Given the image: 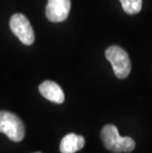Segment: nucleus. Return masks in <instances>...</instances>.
<instances>
[{"label": "nucleus", "instance_id": "423d86ee", "mask_svg": "<svg viewBox=\"0 0 152 153\" xmlns=\"http://www.w3.org/2000/svg\"><path fill=\"white\" fill-rule=\"evenodd\" d=\"M39 91L42 94V96L53 103L62 104L64 102V99H65L62 89L59 84L53 82V81H44L39 86Z\"/></svg>", "mask_w": 152, "mask_h": 153}, {"label": "nucleus", "instance_id": "39448f33", "mask_svg": "<svg viewBox=\"0 0 152 153\" xmlns=\"http://www.w3.org/2000/svg\"><path fill=\"white\" fill-rule=\"evenodd\" d=\"M70 7V0H47L46 16L53 23L63 22L68 17Z\"/></svg>", "mask_w": 152, "mask_h": 153}, {"label": "nucleus", "instance_id": "6e6552de", "mask_svg": "<svg viewBox=\"0 0 152 153\" xmlns=\"http://www.w3.org/2000/svg\"><path fill=\"white\" fill-rule=\"evenodd\" d=\"M124 11L128 15L139 13L142 8V0H119Z\"/></svg>", "mask_w": 152, "mask_h": 153}, {"label": "nucleus", "instance_id": "7ed1b4c3", "mask_svg": "<svg viewBox=\"0 0 152 153\" xmlns=\"http://www.w3.org/2000/svg\"><path fill=\"white\" fill-rule=\"evenodd\" d=\"M0 132L7 135L12 141L19 142L25 136L24 123L14 114L0 111Z\"/></svg>", "mask_w": 152, "mask_h": 153}, {"label": "nucleus", "instance_id": "f257e3e1", "mask_svg": "<svg viewBox=\"0 0 152 153\" xmlns=\"http://www.w3.org/2000/svg\"><path fill=\"white\" fill-rule=\"evenodd\" d=\"M101 138L105 147L114 153L131 152L135 147V142L131 137L119 135L117 126L114 125H107L102 128Z\"/></svg>", "mask_w": 152, "mask_h": 153}, {"label": "nucleus", "instance_id": "f03ea898", "mask_svg": "<svg viewBox=\"0 0 152 153\" xmlns=\"http://www.w3.org/2000/svg\"><path fill=\"white\" fill-rule=\"evenodd\" d=\"M106 58L109 60L115 75L119 79H125L130 73L131 65L128 53L119 45H111L106 51Z\"/></svg>", "mask_w": 152, "mask_h": 153}, {"label": "nucleus", "instance_id": "20e7f679", "mask_svg": "<svg viewBox=\"0 0 152 153\" xmlns=\"http://www.w3.org/2000/svg\"><path fill=\"white\" fill-rule=\"evenodd\" d=\"M10 28L12 33L21 41V43L26 45H31L34 44L35 33L33 27L25 15H13L10 19Z\"/></svg>", "mask_w": 152, "mask_h": 153}, {"label": "nucleus", "instance_id": "0eeeda50", "mask_svg": "<svg viewBox=\"0 0 152 153\" xmlns=\"http://www.w3.org/2000/svg\"><path fill=\"white\" fill-rule=\"evenodd\" d=\"M85 145V138L75 133H68L62 138L59 145L61 153H75Z\"/></svg>", "mask_w": 152, "mask_h": 153}, {"label": "nucleus", "instance_id": "1a4fd4ad", "mask_svg": "<svg viewBox=\"0 0 152 153\" xmlns=\"http://www.w3.org/2000/svg\"><path fill=\"white\" fill-rule=\"evenodd\" d=\"M36 153H41V152H36Z\"/></svg>", "mask_w": 152, "mask_h": 153}]
</instances>
